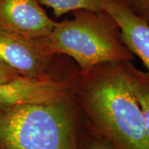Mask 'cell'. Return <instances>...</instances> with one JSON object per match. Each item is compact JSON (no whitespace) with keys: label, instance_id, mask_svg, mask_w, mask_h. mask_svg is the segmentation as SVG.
<instances>
[{"label":"cell","instance_id":"cell-1","mask_svg":"<svg viewBox=\"0 0 149 149\" xmlns=\"http://www.w3.org/2000/svg\"><path fill=\"white\" fill-rule=\"evenodd\" d=\"M126 61L86 70L80 88L83 110L96 137L113 149H149L143 111L128 80Z\"/></svg>","mask_w":149,"mask_h":149},{"label":"cell","instance_id":"cell-2","mask_svg":"<svg viewBox=\"0 0 149 149\" xmlns=\"http://www.w3.org/2000/svg\"><path fill=\"white\" fill-rule=\"evenodd\" d=\"M72 19L56 22L50 34L41 38L50 56L65 54L84 70L109 62L133 61L117 23L104 11H73Z\"/></svg>","mask_w":149,"mask_h":149},{"label":"cell","instance_id":"cell-3","mask_svg":"<svg viewBox=\"0 0 149 149\" xmlns=\"http://www.w3.org/2000/svg\"><path fill=\"white\" fill-rule=\"evenodd\" d=\"M0 149H78L67 99L0 109Z\"/></svg>","mask_w":149,"mask_h":149},{"label":"cell","instance_id":"cell-4","mask_svg":"<svg viewBox=\"0 0 149 149\" xmlns=\"http://www.w3.org/2000/svg\"><path fill=\"white\" fill-rule=\"evenodd\" d=\"M55 22L38 0H0V30L41 39L50 34Z\"/></svg>","mask_w":149,"mask_h":149},{"label":"cell","instance_id":"cell-5","mask_svg":"<svg viewBox=\"0 0 149 149\" xmlns=\"http://www.w3.org/2000/svg\"><path fill=\"white\" fill-rule=\"evenodd\" d=\"M52 57L41 39H30L0 30V58L22 75L48 76Z\"/></svg>","mask_w":149,"mask_h":149},{"label":"cell","instance_id":"cell-6","mask_svg":"<svg viewBox=\"0 0 149 149\" xmlns=\"http://www.w3.org/2000/svg\"><path fill=\"white\" fill-rule=\"evenodd\" d=\"M68 85L49 76L18 79L0 85V109L25 104L62 100L67 98Z\"/></svg>","mask_w":149,"mask_h":149},{"label":"cell","instance_id":"cell-7","mask_svg":"<svg viewBox=\"0 0 149 149\" xmlns=\"http://www.w3.org/2000/svg\"><path fill=\"white\" fill-rule=\"evenodd\" d=\"M101 9L117 23L123 44L143 62L149 74V23L124 0H100Z\"/></svg>","mask_w":149,"mask_h":149},{"label":"cell","instance_id":"cell-8","mask_svg":"<svg viewBox=\"0 0 149 149\" xmlns=\"http://www.w3.org/2000/svg\"><path fill=\"white\" fill-rule=\"evenodd\" d=\"M128 80L143 114L149 139V74L136 68L132 61L125 62Z\"/></svg>","mask_w":149,"mask_h":149},{"label":"cell","instance_id":"cell-9","mask_svg":"<svg viewBox=\"0 0 149 149\" xmlns=\"http://www.w3.org/2000/svg\"><path fill=\"white\" fill-rule=\"evenodd\" d=\"M41 2L52 8L57 17L79 9L102 11L100 0H41Z\"/></svg>","mask_w":149,"mask_h":149},{"label":"cell","instance_id":"cell-10","mask_svg":"<svg viewBox=\"0 0 149 149\" xmlns=\"http://www.w3.org/2000/svg\"><path fill=\"white\" fill-rule=\"evenodd\" d=\"M130 8L149 23V0H124Z\"/></svg>","mask_w":149,"mask_h":149},{"label":"cell","instance_id":"cell-11","mask_svg":"<svg viewBox=\"0 0 149 149\" xmlns=\"http://www.w3.org/2000/svg\"><path fill=\"white\" fill-rule=\"evenodd\" d=\"M22 74L11 67L0 58V85L6 84L21 77Z\"/></svg>","mask_w":149,"mask_h":149},{"label":"cell","instance_id":"cell-12","mask_svg":"<svg viewBox=\"0 0 149 149\" xmlns=\"http://www.w3.org/2000/svg\"><path fill=\"white\" fill-rule=\"evenodd\" d=\"M85 149H113L109 145L106 143L104 141H103L99 138H95L91 139L88 142V143L85 145Z\"/></svg>","mask_w":149,"mask_h":149}]
</instances>
